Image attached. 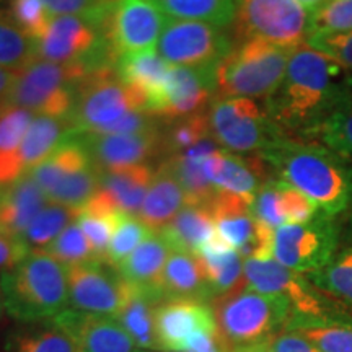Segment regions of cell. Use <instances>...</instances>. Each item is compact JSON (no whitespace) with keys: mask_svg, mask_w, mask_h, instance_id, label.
Instances as JSON below:
<instances>
[{"mask_svg":"<svg viewBox=\"0 0 352 352\" xmlns=\"http://www.w3.org/2000/svg\"><path fill=\"white\" fill-rule=\"evenodd\" d=\"M344 72L308 44L296 47L283 83L264 104L277 129L290 139L318 138L329 118L352 104L351 80Z\"/></svg>","mask_w":352,"mask_h":352,"instance_id":"obj_1","label":"cell"},{"mask_svg":"<svg viewBox=\"0 0 352 352\" xmlns=\"http://www.w3.org/2000/svg\"><path fill=\"white\" fill-rule=\"evenodd\" d=\"M259 157L277 179L303 192L321 214L336 217L352 204V168L327 145L283 135Z\"/></svg>","mask_w":352,"mask_h":352,"instance_id":"obj_2","label":"cell"},{"mask_svg":"<svg viewBox=\"0 0 352 352\" xmlns=\"http://www.w3.org/2000/svg\"><path fill=\"white\" fill-rule=\"evenodd\" d=\"M3 307L15 320H52L67 310V267L46 252H32L0 277Z\"/></svg>","mask_w":352,"mask_h":352,"instance_id":"obj_3","label":"cell"},{"mask_svg":"<svg viewBox=\"0 0 352 352\" xmlns=\"http://www.w3.org/2000/svg\"><path fill=\"white\" fill-rule=\"evenodd\" d=\"M220 336L230 351L270 342L285 331L292 320V305L283 297L266 296L246 284L210 302Z\"/></svg>","mask_w":352,"mask_h":352,"instance_id":"obj_4","label":"cell"},{"mask_svg":"<svg viewBox=\"0 0 352 352\" xmlns=\"http://www.w3.org/2000/svg\"><path fill=\"white\" fill-rule=\"evenodd\" d=\"M294 50L248 39L232 47L215 70L217 98H270L285 77Z\"/></svg>","mask_w":352,"mask_h":352,"instance_id":"obj_5","label":"cell"},{"mask_svg":"<svg viewBox=\"0 0 352 352\" xmlns=\"http://www.w3.org/2000/svg\"><path fill=\"white\" fill-rule=\"evenodd\" d=\"M90 72L83 64L36 59L16 72L15 82L0 107H16L34 114L67 118L76 101L78 83Z\"/></svg>","mask_w":352,"mask_h":352,"instance_id":"obj_6","label":"cell"},{"mask_svg":"<svg viewBox=\"0 0 352 352\" xmlns=\"http://www.w3.org/2000/svg\"><path fill=\"white\" fill-rule=\"evenodd\" d=\"M147 108V100L139 90L126 85L114 67H103L87 74L78 83L76 101L65 118L70 134L96 132L131 111Z\"/></svg>","mask_w":352,"mask_h":352,"instance_id":"obj_7","label":"cell"},{"mask_svg":"<svg viewBox=\"0 0 352 352\" xmlns=\"http://www.w3.org/2000/svg\"><path fill=\"white\" fill-rule=\"evenodd\" d=\"M51 202L82 210L96 195L100 171L77 138L69 135L43 164L28 173Z\"/></svg>","mask_w":352,"mask_h":352,"instance_id":"obj_8","label":"cell"},{"mask_svg":"<svg viewBox=\"0 0 352 352\" xmlns=\"http://www.w3.org/2000/svg\"><path fill=\"white\" fill-rule=\"evenodd\" d=\"M208 114L212 138L220 147L239 155H259L284 135L266 108L250 98H215Z\"/></svg>","mask_w":352,"mask_h":352,"instance_id":"obj_9","label":"cell"},{"mask_svg":"<svg viewBox=\"0 0 352 352\" xmlns=\"http://www.w3.org/2000/svg\"><path fill=\"white\" fill-rule=\"evenodd\" d=\"M311 13L297 0H239L235 38L261 39L276 46L296 50L310 36Z\"/></svg>","mask_w":352,"mask_h":352,"instance_id":"obj_10","label":"cell"},{"mask_svg":"<svg viewBox=\"0 0 352 352\" xmlns=\"http://www.w3.org/2000/svg\"><path fill=\"white\" fill-rule=\"evenodd\" d=\"M38 59L59 64H83L94 72L114 67L118 57L94 25L74 15L52 16L38 41Z\"/></svg>","mask_w":352,"mask_h":352,"instance_id":"obj_11","label":"cell"},{"mask_svg":"<svg viewBox=\"0 0 352 352\" xmlns=\"http://www.w3.org/2000/svg\"><path fill=\"white\" fill-rule=\"evenodd\" d=\"M340 232L334 217L318 214L305 223H285L274 232L272 258L298 274L320 271L334 258Z\"/></svg>","mask_w":352,"mask_h":352,"instance_id":"obj_12","label":"cell"},{"mask_svg":"<svg viewBox=\"0 0 352 352\" xmlns=\"http://www.w3.org/2000/svg\"><path fill=\"white\" fill-rule=\"evenodd\" d=\"M166 20L157 0H113L98 33L120 57L155 50Z\"/></svg>","mask_w":352,"mask_h":352,"instance_id":"obj_13","label":"cell"},{"mask_svg":"<svg viewBox=\"0 0 352 352\" xmlns=\"http://www.w3.org/2000/svg\"><path fill=\"white\" fill-rule=\"evenodd\" d=\"M243 276L246 287L266 294V296L283 297L292 305L294 316L297 318H328L340 316L334 314L321 292L307 277L289 270L272 259H245Z\"/></svg>","mask_w":352,"mask_h":352,"instance_id":"obj_14","label":"cell"},{"mask_svg":"<svg viewBox=\"0 0 352 352\" xmlns=\"http://www.w3.org/2000/svg\"><path fill=\"white\" fill-rule=\"evenodd\" d=\"M232 47L230 39L217 26L168 19L158 41V54L171 65L217 67Z\"/></svg>","mask_w":352,"mask_h":352,"instance_id":"obj_15","label":"cell"},{"mask_svg":"<svg viewBox=\"0 0 352 352\" xmlns=\"http://www.w3.org/2000/svg\"><path fill=\"white\" fill-rule=\"evenodd\" d=\"M69 305L82 314L120 315L132 285L116 267L103 261H88L67 267Z\"/></svg>","mask_w":352,"mask_h":352,"instance_id":"obj_16","label":"cell"},{"mask_svg":"<svg viewBox=\"0 0 352 352\" xmlns=\"http://www.w3.org/2000/svg\"><path fill=\"white\" fill-rule=\"evenodd\" d=\"M215 70L217 67L171 65L164 91L148 113L164 122L206 113L217 95Z\"/></svg>","mask_w":352,"mask_h":352,"instance_id":"obj_17","label":"cell"},{"mask_svg":"<svg viewBox=\"0 0 352 352\" xmlns=\"http://www.w3.org/2000/svg\"><path fill=\"white\" fill-rule=\"evenodd\" d=\"M162 129H152L140 134H70L78 139L90 155L98 171L127 168L145 165L157 155H162Z\"/></svg>","mask_w":352,"mask_h":352,"instance_id":"obj_18","label":"cell"},{"mask_svg":"<svg viewBox=\"0 0 352 352\" xmlns=\"http://www.w3.org/2000/svg\"><path fill=\"white\" fill-rule=\"evenodd\" d=\"M70 334L78 352H145L113 316L64 310L52 318Z\"/></svg>","mask_w":352,"mask_h":352,"instance_id":"obj_19","label":"cell"},{"mask_svg":"<svg viewBox=\"0 0 352 352\" xmlns=\"http://www.w3.org/2000/svg\"><path fill=\"white\" fill-rule=\"evenodd\" d=\"M217 321L206 302L165 300L155 314V331L160 352H178L192 334L215 331Z\"/></svg>","mask_w":352,"mask_h":352,"instance_id":"obj_20","label":"cell"},{"mask_svg":"<svg viewBox=\"0 0 352 352\" xmlns=\"http://www.w3.org/2000/svg\"><path fill=\"white\" fill-rule=\"evenodd\" d=\"M266 164L259 155L243 158L239 153H232L220 148L202 162L206 178L219 191L233 192L252 201L266 178Z\"/></svg>","mask_w":352,"mask_h":352,"instance_id":"obj_21","label":"cell"},{"mask_svg":"<svg viewBox=\"0 0 352 352\" xmlns=\"http://www.w3.org/2000/svg\"><path fill=\"white\" fill-rule=\"evenodd\" d=\"M47 197L30 175L0 188V233L20 239L34 217L46 208Z\"/></svg>","mask_w":352,"mask_h":352,"instance_id":"obj_22","label":"cell"},{"mask_svg":"<svg viewBox=\"0 0 352 352\" xmlns=\"http://www.w3.org/2000/svg\"><path fill=\"white\" fill-rule=\"evenodd\" d=\"M162 294L165 300L212 302L208 276L201 259L195 253H170L162 277Z\"/></svg>","mask_w":352,"mask_h":352,"instance_id":"obj_23","label":"cell"},{"mask_svg":"<svg viewBox=\"0 0 352 352\" xmlns=\"http://www.w3.org/2000/svg\"><path fill=\"white\" fill-rule=\"evenodd\" d=\"M173 252L168 241L162 233L153 232L148 235L138 248L116 267L126 283L134 287L162 294V277H164L165 264L168 261L170 253Z\"/></svg>","mask_w":352,"mask_h":352,"instance_id":"obj_24","label":"cell"},{"mask_svg":"<svg viewBox=\"0 0 352 352\" xmlns=\"http://www.w3.org/2000/svg\"><path fill=\"white\" fill-rule=\"evenodd\" d=\"M114 69L126 85L135 88L145 96V111H151L164 91L171 64L166 63L155 50H148L120 56Z\"/></svg>","mask_w":352,"mask_h":352,"instance_id":"obj_25","label":"cell"},{"mask_svg":"<svg viewBox=\"0 0 352 352\" xmlns=\"http://www.w3.org/2000/svg\"><path fill=\"white\" fill-rule=\"evenodd\" d=\"M155 171L151 164L100 171L101 192L120 212L138 215L151 188Z\"/></svg>","mask_w":352,"mask_h":352,"instance_id":"obj_26","label":"cell"},{"mask_svg":"<svg viewBox=\"0 0 352 352\" xmlns=\"http://www.w3.org/2000/svg\"><path fill=\"white\" fill-rule=\"evenodd\" d=\"M188 204L182 184L165 165L158 166L138 219L152 232H162Z\"/></svg>","mask_w":352,"mask_h":352,"instance_id":"obj_27","label":"cell"},{"mask_svg":"<svg viewBox=\"0 0 352 352\" xmlns=\"http://www.w3.org/2000/svg\"><path fill=\"white\" fill-rule=\"evenodd\" d=\"M196 254L204 266L212 300L245 284L243 258L227 241L220 239L217 232L201 246Z\"/></svg>","mask_w":352,"mask_h":352,"instance_id":"obj_28","label":"cell"},{"mask_svg":"<svg viewBox=\"0 0 352 352\" xmlns=\"http://www.w3.org/2000/svg\"><path fill=\"white\" fill-rule=\"evenodd\" d=\"M164 302L165 298L158 294L132 285L124 307L116 316L142 351L160 352L155 331V314L158 305Z\"/></svg>","mask_w":352,"mask_h":352,"instance_id":"obj_29","label":"cell"},{"mask_svg":"<svg viewBox=\"0 0 352 352\" xmlns=\"http://www.w3.org/2000/svg\"><path fill=\"white\" fill-rule=\"evenodd\" d=\"M69 135L70 126L65 118L36 114L19 148V160L23 173H30L43 164Z\"/></svg>","mask_w":352,"mask_h":352,"instance_id":"obj_30","label":"cell"},{"mask_svg":"<svg viewBox=\"0 0 352 352\" xmlns=\"http://www.w3.org/2000/svg\"><path fill=\"white\" fill-rule=\"evenodd\" d=\"M33 120V113L25 108L0 107V188L15 183L25 175L19 148Z\"/></svg>","mask_w":352,"mask_h":352,"instance_id":"obj_31","label":"cell"},{"mask_svg":"<svg viewBox=\"0 0 352 352\" xmlns=\"http://www.w3.org/2000/svg\"><path fill=\"white\" fill-rule=\"evenodd\" d=\"M158 233L165 236L173 250L196 254L201 246L215 235L212 214L208 206L186 204L170 226Z\"/></svg>","mask_w":352,"mask_h":352,"instance_id":"obj_32","label":"cell"},{"mask_svg":"<svg viewBox=\"0 0 352 352\" xmlns=\"http://www.w3.org/2000/svg\"><path fill=\"white\" fill-rule=\"evenodd\" d=\"M285 331L298 333L320 352H352V323L341 315L328 318L292 316Z\"/></svg>","mask_w":352,"mask_h":352,"instance_id":"obj_33","label":"cell"},{"mask_svg":"<svg viewBox=\"0 0 352 352\" xmlns=\"http://www.w3.org/2000/svg\"><path fill=\"white\" fill-rule=\"evenodd\" d=\"M170 19L195 20L226 28L235 20L236 0H157Z\"/></svg>","mask_w":352,"mask_h":352,"instance_id":"obj_34","label":"cell"},{"mask_svg":"<svg viewBox=\"0 0 352 352\" xmlns=\"http://www.w3.org/2000/svg\"><path fill=\"white\" fill-rule=\"evenodd\" d=\"M80 210L67 208V206L51 202L39 212L23 235L20 236L25 248L32 252H43L54 241L57 236L76 222Z\"/></svg>","mask_w":352,"mask_h":352,"instance_id":"obj_35","label":"cell"},{"mask_svg":"<svg viewBox=\"0 0 352 352\" xmlns=\"http://www.w3.org/2000/svg\"><path fill=\"white\" fill-rule=\"evenodd\" d=\"M36 59V39L30 38L16 25L10 12L0 10V67L19 72Z\"/></svg>","mask_w":352,"mask_h":352,"instance_id":"obj_36","label":"cell"},{"mask_svg":"<svg viewBox=\"0 0 352 352\" xmlns=\"http://www.w3.org/2000/svg\"><path fill=\"white\" fill-rule=\"evenodd\" d=\"M208 111L166 122L168 126L162 129V157H164V160L183 155L184 152H188L189 148L195 147L204 139L212 138Z\"/></svg>","mask_w":352,"mask_h":352,"instance_id":"obj_37","label":"cell"},{"mask_svg":"<svg viewBox=\"0 0 352 352\" xmlns=\"http://www.w3.org/2000/svg\"><path fill=\"white\" fill-rule=\"evenodd\" d=\"M8 352H78L76 341L54 320L13 334Z\"/></svg>","mask_w":352,"mask_h":352,"instance_id":"obj_38","label":"cell"},{"mask_svg":"<svg viewBox=\"0 0 352 352\" xmlns=\"http://www.w3.org/2000/svg\"><path fill=\"white\" fill-rule=\"evenodd\" d=\"M202 162H204V158L188 157H171L162 162V165H165L178 179V183L182 184L188 204L209 206L219 191L206 178L204 170H202Z\"/></svg>","mask_w":352,"mask_h":352,"instance_id":"obj_39","label":"cell"},{"mask_svg":"<svg viewBox=\"0 0 352 352\" xmlns=\"http://www.w3.org/2000/svg\"><path fill=\"white\" fill-rule=\"evenodd\" d=\"M320 292L352 305V246L342 250L320 271L307 277Z\"/></svg>","mask_w":352,"mask_h":352,"instance_id":"obj_40","label":"cell"},{"mask_svg":"<svg viewBox=\"0 0 352 352\" xmlns=\"http://www.w3.org/2000/svg\"><path fill=\"white\" fill-rule=\"evenodd\" d=\"M152 233L151 228L145 227L135 215L122 214L120 223L109 240L104 263L118 267Z\"/></svg>","mask_w":352,"mask_h":352,"instance_id":"obj_41","label":"cell"},{"mask_svg":"<svg viewBox=\"0 0 352 352\" xmlns=\"http://www.w3.org/2000/svg\"><path fill=\"white\" fill-rule=\"evenodd\" d=\"M52 258L57 259L65 267L77 266V264H83L88 261H98L91 248L90 241L87 240L85 233L78 227L77 220L72 222L65 230L60 233L52 243L43 250Z\"/></svg>","mask_w":352,"mask_h":352,"instance_id":"obj_42","label":"cell"},{"mask_svg":"<svg viewBox=\"0 0 352 352\" xmlns=\"http://www.w3.org/2000/svg\"><path fill=\"white\" fill-rule=\"evenodd\" d=\"M352 32V0H328L311 13V34Z\"/></svg>","mask_w":352,"mask_h":352,"instance_id":"obj_43","label":"cell"},{"mask_svg":"<svg viewBox=\"0 0 352 352\" xmlns=\"http://www.w3.org/2000/svg\"><path fill=\"white\" fill-rule=\"evenodd\" d=\"M321 144L327 145L338 155L346 160L352 158V104L342 108L324 122L318 138Z\"/></svg>","mask_w":352,"mask_h":352,"instance_id":"obj_44","label":"cell"},{"mask_svg":"<svg viewBox=\"0 0 352 352\" xmlns=\"http://www.w3.org/2000/svg\"><path fill=\"white\" fill-rule=\"evenodd\" d=\"M10 13L16 25L36 41L44 36L52 20L43 0H10Z\"/></svg>","mask_w":352,"mask_h":352,"instance_id":"obj_45","label":"cell"},{"mask_svg":"<svg viewBox=\"0 0 352 352\" xmlns=\"http://www.w3.org/2000/svg\"><path fill=\"white\" fill-rule=\"evenodd\" d=\"M252 212L254 219L274 228V230L280 226H285L279 179H267L266 183L261 184V188L253 197Z\"/></svg>","mask_w":352,"mask_h":352,"instance_id":"obj_46","label":"cell"},{"mask_svg":"<svg viewBox=\"0 0 352 352\" xmlns=\"http://www.w3.org/2000/svg\"><path fill=\"white\" fill-rule=\"evenodd\" d=\"M52 16L74 15L87 20L96 30L111 7L113 0H43Z\"/></svg>","mask_w":352,"mask_h":352,"instance_id":"obj_47","label":"cell"},{"mask_svg":"<svg viewBox=\"0 0 352 352\" xmlns=\"http://www.w3.org/2000/svg\"><path fill=\"white\" fill-rule=\"evenodd\" d=\"M305 44L328 56L344 70H352V32L311 34Z\"/></svg>","mask_w":352,"mask_h":352,"instance_id":"obj_48","label":"cell"},{"mask_svg":"<svg viewBox=\"0 0 352 352\" xmlns=\"http://www.w3.org/2000/svg\"><path fill=\"white\" fill-rule=\"evenodd\" d=\"M279 188L285 223H305L320 214L318 208L298 189L283 179H279Z\"/></svg>","mask_w":352,"mask_h":352,"instance_id":"obj_49","label":"cell"},{"mask_svg":"<svg viewBox=\"0 0 352 352\" xmlns=\"http://www.w3.org/2000/svg\"><path fill=\"white\" fill-rule=\"evenodd\" d=\"M30 252L20 239L0 233V271H7L19 264Z\"/></svg>","mask_w":352,"mask_h":352,"instance_id":"obj_50","label":"cell"},{"mask_svg":"<svg viewBox=\"0 0 352 352\" xmlns=\"http://www.w3.org/2000/svg\"><path fill=\"white\" fill-rule=\"evenodd\" d=\"M272 352H320L310 341L294 331H283L270 341Z\"/></svg>","mask_w":352,"mask_h":352,"instance_id":"obj_51","label":"cell"},{"mask_svg":"<svg viewBox=\"0 0 352 352\" xmlns=\"http://www.w3.org/2000/svg\"><path fill=\"white\" fill-rule=\"evenodd\" d=\"M15 77H16V72L0 67V104L3 103V100H6L8 91H10L13 82H15Z\"/></svg>","mask_w":352,"mask_h":352,"instance_id":"obj_52","label":"cell"},{"mask_svg":"<svg viewBox=\"0 0 352 352\" xmlns=\"http://www.w3.org/2000/svg\"><path fill=\"white\" fill-rule=\"evenodd\" d=\"M233 352H272L270 342H264V344H258V346H252L246 347V349H240V351H233Z\"/></svg>","mask_w":352,"mask_h":352,"instance_id":"obj_53","label":"cell"},{"mask_svg":"<svg viewBox=\"0 0 352 352\" xmlns=\"http://www.w3.org/2000/svg\"><path fill=\"white\" fill-rule=\"evenodd\" d=\"M145 352H148V351H145Z\"/></svg>","mask_w":352,"mask_h":352,"instance_id":"obj_54","label":"cell"},{"mask_svg":"<svg viewBox=\"0 0 352 352\" xmlns=\"http://www.w3.org/2000/svg\"><path fill=\"white\" fill-rule=\"evenodd\" d=\"M236 2H239V0H236Z\"/></svg>","mask_w":352,"mask_h":352,"instance_id":"obj_55","label":"cell"}]
</instances>
